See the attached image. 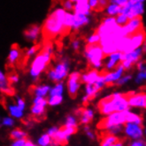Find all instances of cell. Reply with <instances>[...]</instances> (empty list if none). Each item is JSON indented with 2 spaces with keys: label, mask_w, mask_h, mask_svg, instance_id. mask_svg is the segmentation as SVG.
Segmentation results:
<instances>
[{
  "label": "cell",
  "mask_w": 146,
  "mask_h": 146,
  "mask_svg": "<svg viewBox=\"0 0 146 146\" xmlns=\"http://www.w3.org/2000/svg\"><path fill=\"white\" fill-rule=\"evenodd\" d=\"M66 12L62 7H57L49 13L42 27V35L44 42H50L65 33V18Z\"/></svg>",
  "instance_id": "obj_1"
},
{
  "label": "cell",
  "mask_w": 146,
  "mask_h": 146,
  "mask_svg": "<svg viewBox=\"0 0 146 146\" xmlns=\"http://www.w3.org/2000/svg\"><path fill=\"white\" fill-rule=\"evenodd\" d=\"M131 92L119 93L115 92L106 97L98 102V109L101 114H111L115 111H127L129 108L128 98Z\"/></svg>",
  "instance_id": "obj_2"
},
{
  "label": "cell",
  "mask_w": 146,
  "mask_h": 146,
  "mask_svg": "<svg viewBox=\"0 0 146 146\" xmlns=\"http://www.w3.org/2000/svg\"><path fill=\"white\" fill-rule=\"evenodd\" d=\"M53 55V46L50 42H45L40 52L33 59L29 68V74L34 80H37L50 63Z\"/></svg>",
  "instance_id": "obj_3"
},
{
  "label": "cell",
  "mask_w": 146,
  "mask_h": 146,
  "mask_svg": "<svg viewBox=\"0 0 146 146\" xmlns=\"http://www.w3.org/2000/svg\"><path fill=\"white\" fill-rule=\"evenodd\" d=\"M105 53L99 44H87L84 50V57L89 65L94 69L100 70L104 66Z\"/></svg>",
  "instance_id": "obj_4"
},
{
  "label": "cell",
  "mask_w": 146,
  "mask_h": 146,
  "mask_svg": "<svg viewBox=\"0 0 146 146\" xmlns=\"http://www.w3.org/2000/svg\"><path fill=\"white\" fill-rule=\"evenodd\" d=\"M127 113L128 110L122 111H115L109 114V116L102 119L98 123L97 127L99 130H106L115 125H121L127 123Z\"/></svg>",
  "instance_id": "obj_5"
},
{
  "label": "cell",
  "mask_w": 146,
  "mask_h": 146,
  "mask_svg": "<svg viewBox=\"0 0 146 146\" xmlns=\"http://www.w3.org/2000/svg\"><path fill=\"white\" fill-rule=\"evenodd\" d=\"M48 104V100L42 97H36L34 100V104L31 106L32 114L28 116L27 119L31 122H42L46 119L45 106Z\"/></svg>",
  "instance_id": "obj_6"
},
{
  "label": "cell",
  "mask_w": 146,
  "mask_h": 146,
  "mask_svg": "<svg viewBox=\"0 0 146 146\" xmlns=\"http://www.w3.org/2000/svg\"><path fill=\"white\" fill-rule=\"evenodd\" d=\"M69 61L66 58H63L60 62H58L53 68L48 71V78L54 82H60L66 77H67L69 73Z\"/></svg>",
  "instance_id": "obj_7"
},
{
  "label": "cell",
  "mask_w": 146,
  "mask_h": 146,
  "mask_svg": "<svg viewBox=\"0 0 146 146\" xmlns=\"http://www.w3.org/2000/svg\"><path fill=\"white\" fill-rule=\"evenodd\" d=\"M143 48L140 47V48H137L132 51H129V52L123 53L121 65L123 66L124 69L129 70L135 64L138 62L143 55Z\"/></svg>",
  "instance_id": "obj_8"
},
{
  "label": "cell",
  "mask_w": 146,
  "mask_h": 146,
  "mask_svg": "<svg viewBox=\"0 0 146 146\" xmlns=\"http://www.w3.org/2000/svg\"><path fill=\"white\" fill-rule=\"evenodd\" d=\"M82 74L79 72H73L68 75L67 79V90L68 94L72 98H76L77 93L79 91L81 82H82Z\"/></svg>",
  "instance_id": "obj_9"
},
{
  "label": "cell",
  "mask_w": 146,
  "mask_h": 146,
  "mask_svg": "<svg viewBox=\"0 0 146 146\" xmlns=\"http://www.w3.org/2000/svg\"><path fill=\"white\" fill-rule=\"evenodd\" d=\"M23 57H24V51L19 47L18 44H13L11 48V50L7 58L8 67L14 68V66H17L21 68Z\"/></svg>",
  "instance_id": "obj_10"
},
{
  "label": "cell",
  "mask_w": 146,
  "mask_h": 146,
  "mask_svg": "<svg viewBox=\"0 0 146 146\" xmlns=\"http://www.w3.org/2000/svg\"><path fill=\"white\" fill-rule=\"evenodd\" d=\"M145 39H146V33L143 29L139 31L135 32L133 35H131L130 41H129V46H128L127 52H129V51H132L137 48L142 47Z\"/></svg>",
  "instance_id": "obj_11"
},
{
  "label": "cell",
  "mask_w": 146,
  "mask_h": 146,
  "mask_svg": "<svg viewBox=\"0 0 146 146\" xmlns=\"http://www.w3.org/2000/svg\"><path fill=\"white\" fill-rule=\"evenodd\" d=\"M122 55L123 53L121 51H115V52H113L108 55L104 65L106 71L110 72L111 70H114L119 64H121Z\"/></svg>",
  "instance_id": "obj_12"
},
{
  "label": "cell",
  "mask_w": 146,
  "mask_h": 146,
  "mask_svg": "<svg viewBox=\"0 0 146 146\" xmlns=\"http://www.w3.org/2000/svg\"><path fill=\"white\" fill-rule=\"evenodd\" d=\"M124 72H125V69L123 66L121 64H119L113 71L105 73V81H106V85L115 84L117 81L119 80L123 76Z\"/></svg>",
  "instance_id": "obj_13"
},
{
  "label": "cell",
  "mask_w": 146,
  "mask_h": 146,
  "mask_svg": "<svg viewBox=\"0 0 146 146\" xmlns=\"http://www.w3.org/2000/svg\"><path fill=\"white\" fill-rule=\"evenodd\" d=\"M127 36H131L135 32L139 31L143 29V21L141 17H135V18L130 19L127 23L122 26Z\"/></svg>",
  "instance_id": "obj_14"
},
{
  "label": "cell",
  "mask_w": 146,
  "mask_h": 146,
  "mask_svg": "<svg viewBox=\"0 0 146 146\" xmlns=\"http://www.w3.org/2000/svg\"><path fill=\"white\" fill-rule=\"evenodd\" d=\"M128 103L130 106L146 109V92H131L128 98Z\"/></svg>",
  "instance_id": "obj_15"
},
{
  "label": "cell",
  "mask_w": 146,
  "mask_h": 146,
  "mask_svg": "<svg viewBox=\"0 0 146 146\" xmlns=\"http://www.w3.org/2000/svg\"><path fill=\"white\" fill-rule=\"evenodd\" d=\"M0 91L5 97H13L16 93L15 89L1 71H0Z\"/></svg>",
  "instance_id": "obj_16"
},
{
  "label": "cell",
  "mask_w": 146,
  "mask_h": 146,
  "mask_svg": "<svg viewBox=\"0 0 146 146\" xmlns=\"http://www.w3.org/2000/svg\"><path fill=\"white\" fill-rule=\"evenodd\" d=\"M126 133L132 138L139 139L143 136V125L135 123H126L125 124Z\"/></svg>",
  "instance_id": "obj_17"
},
{
  "label": "cell",
  "mask_w": 146,
  "mask_h": 146,
  "mask_svg": "<svg viewBox=\"0 0 146 146\" xmlns=\"http://www.w3.org/2000/svg\"><path fill=\"white\" fill-rule=\"evenodd\" d=\"M75 115L79 118V123L88 125L93 121V111L90 109L87 108H80L75 111Z\"/></svg>",
  "instance_id": "obj_18"
},
{
  "label": "cell",
  "mask_w": 146,
  "mask_h": 146,
  "mask_svg": "<svg viewBox=\"0 0 146 146\" xmlns=\"http://www.w3.org/2000/svg\"><path fill=\"white\" fill-rule=\"evenodd\" d=\"M42 33V28L37 24L31 25L23 32V35L26 37V39L36 42L38 40V37L40 34Z\"/></svg>",
  "instance_id": "obj_19"
},
{
  "label": "cell",
  "mask_w": 146,
  "mask_h": 146,
  "mask_svg": "<svg viewBox=\"0 0 146 146\" xmlns=\"http://www.w3.org/2000/svg\"><path fill=\"white\" fill-rule=\"evenodd\" d=\"M103 73H101L99 70L98 69H94L92 68L91 70L87 71L86 73L82 74V82L86 83V84H92V83H95L98 81V79L100 78V76L102 75Z\"/></svg>",
  "instance_id": "obj_20"
},
{
  "label": "cell",
  "mask_w": 146,
  "mask_h": 146,
  "mask_svg": "<svg viewBox=\"0 0 146 146\" xmlns=\"http://www.w3.org/2000/svg\"><path fill=\"white\" fill-rule=\"evenodd\" d=\"M90 22V19L89 15L81 14V13H74V21L73 25V30H78L82 29L84 26L88 25Z\"/></svg>",
  "instance_id": "obj_21"
},
{
  "label": "cell",
  "mask_w": 146,
  "mask_h": 146,
  "mask_svg": "<svg viewBox=\"0 0 146 146\" xmlns=\"http://www.w3.org/2000/svg\"><path fill=\"white\" fill-rule=\"evenodd\" d=\"M50 88L49 85H34V86H31L29 88V92L34 95L36 98V97H42L44 98L45 97L47 94L50 92Z\"/></svg>",
  "instance_id": "obj_22"
},
{
  "label": "cell",
  "mask_w": 146,
  "mask_h": 146,
  "mask_svg": "<svg viewBox=\"0 0 146 146\" xmlns=\"http://www.w3.org/2000/svg\"><path fill=\"white\" fill-rule=\"evenodd\" d=\"M90 12H91V8L89 5V1H79L74 3V13L90 15Z\"/></svg>",
  "instance_id": "obj_23"
},
{
  "label": "cell",
  "mask_w": 146,
  "mask_h": 146,
  "mask_svg": "<svg viewBox=\"0 0 146 146\" xmlns=\"http://www.w3.org/2000/svg\"><path fill=\"white\" fill-rule=\"evenodd\" d=\"M121 6H119L114 3H110L108 6L106 8V12L107 16L116 17L119 13H121Z\"/></svg>",
  "instance_id": "obj_24"
},
{
  "label": "cell",
  "mask_w": 146,
  "mask_h": 146,
  "mask_svg": "<svg viewBox=\"0 0 146 146\" xmlns=\"http://www.w3.org/2000/svg\"><path fill=\"white\" fill-rule=\"evenodd\" d=\"M74 13L71 12H66V18H65V33H67L69 30L72 29L73 25H74Z\"/></svg>",
  "instance_id": "obj_25"
},
{
  "label": "cell",
  "mask_w": 146,
  "mask_h": 146,
  "mask_svg": "<svg viewBox=\"0 0 146 146\" xmlns=\"http://www.w3.org/2000/svg\"><path fill=\"white\" fill-rule=\"evenodd\" d=\"M9 137H10V139H12V140H19V139H23V138L29 139V135L26 134L24 131H22L19 127H17V128H15L14 130H13L11 132Z\"/></svg>",
  "instance_id": "obj_26"
},
{
  "label": "cell",
  "mask_w": 146,
  "mask_h": 146,
  "mask_svg": "<svg viewBox=\"0 0 146 146\" xmlns=\"http://www.w3.org/2000/svg\"><path fill=\"white\" fill-rule=\"evenodd\" d=\"M58 131L60 132L61 134H63L64 135L68 137L70 135L77 133V131H78V128H77V127H71V126H67V125L65 124L62 127H59Z\"/></svg>",
  "instance_id": "obj_27"
},
{
  "label": "cell",
  "mask_w": 146,
  "mask_h": 146,
  "mask_svg": "<svg viewBox=\"0 0 146 146\" xmlns=\"http://www.w3.org/2000/svg\"><path fill=\"white\" fill-rule=\"evenodd\" d=\"M64 91V85L63 83L57 82V84L54 86L52 89L50 90V96H55V95H62Z\"/></svg>",
  "instance_id": "obj_28"
},
{
  "label": "cell",
  "mask_w": 146,
  "mask_h": 146,
  "mask_svg": "<svg viewBox=\"0 0 146 146\" xmlns=\"http://www.w3.org/2000/svg\"><path fill=\"white\" fill-rule=\"evenodd\" d=\"M143 121V118L139 115H137L135 113H130L128 111L127 113V123L130 122V123H135V124H142Z\"/></svg>",
  "instance_id": "obj_29"
},
{
  "label": "cell",
  "mask_w": 146,
  "mask_h": 146,
  "mask_svg": "<svg viewBox=\"0 0 146 146\" xmlns=\"http://www.w3.org/2000/svg\"><path fill=\"white\" fill-rule=\"evenodd\" d=\"M86 42H87V44H99L100 42V36L99 35L95 32L91 34L90 36H89L87 37V40H86Z\"/></svg>",
  "instance_id": "obj_30"
},
{
  "label": "cell",
  "mask_w": 146,
  "mask_h": 146,
  "mask_svg": "<svg viewBox=\"0 0 146 146\" xmlns=\"http://www.w3.org/2000/svg\"><path fill=\"white\" fill-rule=\"evenodd\" d=\"M63 100L62 95H55V96H50L48 99V104L50 106H58L59 105Z\"/></svg>",
  "instance_id": "obj_31"
},
{
  "label": "cell",
  "mask_w": 146,
  "mask_h": 146,
  "mask_svg": "<svg viewBox=\"0 0 146 146\" xmlns=\"http://www.w3.org/2000/svg\"><path fill=\"white\" fill-rule=\"evenodd\" d=\"M6 77H7L8 81H9V82L12 85L16 83V82H18V81H19V75L17 74V73L13 70V68L12 70H10L9 72H8Z\"/></svg>",
  "instance_id": "obj_32"
},
{
  "label": "cell",
  "mask_w": 146,
  "mask_h": 146,
  "mask_svg": "<svg viewBox=\"0 0 146 146\" xmlns=\"http://www.w3.org/2000/svg\"><path fill=\"white\" fill-rule=\"evenodd\" d=\"M116 22L119 25V26H124L127 23V21H129L128 19V17L126 15V14H123V13H119L116 17Z\"/></svg>",
  "instance_id": "obj_33"
},
{
  "label": "cell",
  "mask_w": 146,
  "mask_h": 146,
  "mask_svg": "<svg viewBox=\"0 0 146 146\" xmlns=\"http://www.w3.org/2000/svg\"><path fill=\"white\" fill-rule=\"evenodd\" d=\"M9 111H10V113L16 118H21L22 116V110H21L19 108L18 106H9Z\"/></svg>",
  "instance_id": "obj_34"
},
{
  "label": "cell",
  "mask_w": 146,
  "mask_h": 146,
  "mask_svg": "<svg viewBox=\"0 0 146 146\" xmlns=\"http://www.w3.org/2000/svg\"><path fill=\"white\" fill-rule=\"evenodd\" d=\"M62 6L66 11L71 12V11H74V3L72 1V0H64L62 2Z\"/></svg>",
  "instance_id": "obj_35"
},
{
  "label": "cell",
  "mask_w": 146,
  "mask_h": 146,
  "mask_svg": "<svg viewBox=\"0 0 146 146\" xmlns=\"http://www.w3.org/2000/svg\"><path fill=\"white\" fill-rule=\"evenodd\" d=\"M51 142V137L50 136V135H44L41 138L39 139V144L41 146H47L49 144H50Z\"/></svg>",
  "instance_id": "obj_36"
},
{
  "label": "cell",
  "mask_w": 146,
  "mask_h": 146,
  "mask_svg": "<svg viewBox=\"0 0 146 146\" xmlns=\"http://www.w3.org/2000/svg\"><path fill=\"white\" fill-rule=\"evenodd\" d=\"M132 74H126V75H123L122 77L119 80L117 81V82L115 83L116 85H119V86H121V85H124L126 84L127 82H129L131 79H132Z\"/></svg>",
  "instance_id": "obj_37"
},
{
  "label": "cell",
  "mask_w": 146,
  "mask_h": 146,
  "mask_svg": "<svg viewBox=\"0 0 146 146\" xmlns=\"http://www.w3.org/2000/svg\"><path fill=\"white\" fill-rule=\"evenodd\" d=\"M89 5L91 8V11H99L98 0H89Z\"/></svg>",
  "instance_id": "obj_38"
},
{
  "label": "cell",
  "mask_w": 146,
  "mask_h": 146,
  "mask_svg": "<svg viewBox=\"0 0 146 146\" xmlns=\"http://www.w3.org/2000/svg\"><path fill=\"white\" fill-rule=\"evenodd\" d=\"M66 125L67 126H71V127H76L77 126V121L76 119L73 116H68L66 119Z\"/></svg>",
  "instance_id": "obj_39"
},
{
  "label": "cell",
  "mask_w": 146,
  "mask_h": 146,
  "mask_svg": "<svg viewBox=\"0 0 146 146\" xmlns=\"http://www.w3.org/2000/svg\"><path fill=\"white\" fill-rule=\"evenodd\" d=\"M145 80V77H144V73H143V71H139L138 72V74H136V77H135V82L136 83H141L143 81H144Z\"/></svg>",
  "instance_id": "obj_40"
},
{
  "label": "cell",
  "mask_w": 146,
  "mask_h": 146,
  "mask_svg": "<svg viewBox=\"0 0 146 146\" xmlns=\"http://www.w3.org/2000/svg\"><path fill=\"white\" fill-rule=\"evenodd\" d=\"M98 3H99V11H102L108 6V5L110 4V0H98Z\"/></svg>",
  "instance_id": "obj_41"
},
{
  "label": "cell",
  "mask_w": 146,
  "mask_h": 146,
  "mask_svg": "<svg viewBox=\"0 0 146 146\" xmlns=\"http://www.w3.org/2000/svg\"><path fill=\"white\" fill-rule=\"evenodd\" d=\"M71 46H72V48H73L74 50H78L81 48V42L78 39H75V40H74L72 42Z\"/></svg>",
  "instance_id": "obj_42"
},
{
  "label": "cell",
  "mask_w": 146,
  "mask_h": 146,
  "mask_svg": "<svg viewBox=\"0 0 146 146\" xmlns=\"http://www.w3.org/2000/svg\"><path fill=\"white\" fill-rule=\"evenodd\" d=\"M128 1H129V0H110V3H114V4H117L119 6H123Z\"/></svg>",
  "instance_id": "obj_43"
},
{
  "label": "cell",
  "mask_w": 146,
  "mask_h": 146,
  "mask_svg": "<svg viewBox=\"0 0 146 146\" xmlns=\"http://www.w3.org/2000/svg\"><path fill=\"white\" fill-rule=\"evenodd\" d=\"M27 141H29V139H26V138L19 139V140H17V141L13 144V146H24L25 143H27Z\"/></svg>",
  "instance_id": "obj_44"
},
{
  "label": "cell",
  "mask_w": 146,
  "mask_h": 146,
  "mask_svg": "<svg viewBox=\"0 0 146 146\" xmlns=\"http://www.w3.org/2000/svg\"><path fill=\"white\" fill-rule=\"evenodd\" d=\"M4 125H8V126H12L13 125V121L11 118H5L3 121Z\"/></svg>",
  "instance_id": "obj_45"
},
{
  "label": "cell",
  "mask_w": 146,
  "mask_h": 146,
  "mask_svg": "<svg viewBox=\"0 0 146 146\" xmlns=\"http://www.w3.org/2000/svg\"><path fill=\"white\" fill-rule=\"evenodd\" d=\"M18 106H19V108H20L21 110L23 111V109H24V107H25V101H24L23 99L19 98V100H18Z\"/></svg>",
  "instance_id": "obj_46"
},
{
  "label": "cell",
  "mask_w": 146,
  "mask_h": 146,
  "mask_svg": "<svg viewBox=\"0 0 146 146\" xmlns=\"http://www.w3.org/2000/svg\"><path fill=\"white\" fill-rule=\"evenodd\" d=\"M57 131H58V128H57V127H52V128H50V129L49 130L48 134L50 135V137H52V136L57 133Z\"/></svg>",
  "instance_id": "obj_47"
},
{
  "label": "cell",
  "mask_w": 146,
  "mask_h": 146,
  "mask_svg": "<svg viewBox=\"0 0 146 146\" xmlns=\"http://www.w3.org/2000/svg\"><path fill=\"white\" fill-rule=\"evenodd\" d=\"M131 146H145V144H144V143L143 141H138V142L133 143Z\"/></svg>",
  "instance_id": "obj_48"
},
{
  "label": "cell",
  "mask_w": 146,
  "mask_h": 146,
  "mask_svg": "<svg viewBox=\"0 0 146 146\" xmlns=\"http://www.w3.org/2000/svg\"><path fill=\"white\" fill-rule=\"evenodd\" d=\"M142 48H143V52H146V39H145V41H144V42H143V44Z\"/></svg>",
  "instance_id": "obj_49"
},
{
  "label": "cell",
  "mask_w": 146,
  "mask_h": 146,
  "mask_svg": "<svg viewBox=\"0 0 146 146\" xmlns=\"http://www.w3.org/2000/svg\"><path fill=\"white\" fill-rule=\"evenodd\" d=\"M74 3H76V2H79V1H89V0H72Z\"/></svg>",
  "instance_id": "obj_50"
},
{
  "label": "cell",
  "mask_w": 146,
  "mask_h": 146,
  "mask_svg": "<svg viewBox=\"0 0 146 146\" xmlns=\"http://www.w3.org/2000/svg\"><path fill=\"white\" fill-rule=\"evenodd\" d=\"M134 2H143V3H144V1L145 0H133Z\"/></svg>",
  "instance_id": "obj_51"
},
{
  "label": "cell",
  "mask_w": 146,
  "mask_h": 146,
  "mask_svg": "<svg viewBox=\"0 0 146 146\" xmlns=\"http://www.w3.org/2000/svg\"><path fill=\"white\" fill-rule=\"evenodd\" d=\"M143 73H144V77H145V80H146V66H145L144 70H143Z\"/></svg>",
  "instance_id": "obj_52"
}]
</instances>
